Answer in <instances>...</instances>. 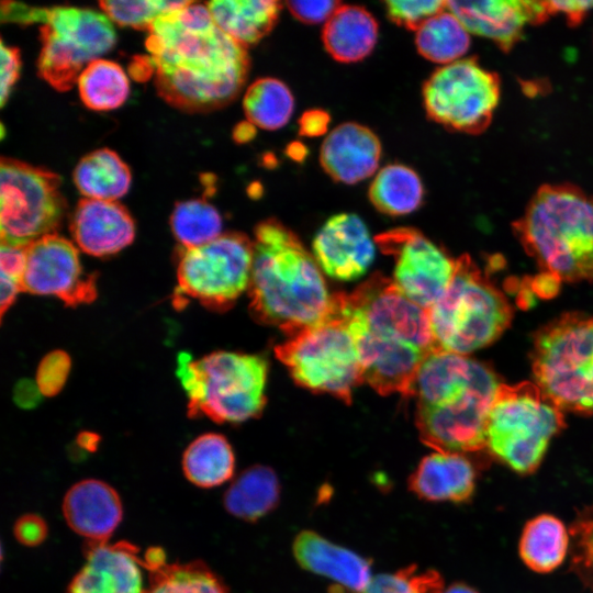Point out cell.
I'll use <instances>...</instances> for the list:
<instances>
[{"label":"cell","mask_w":593,"mask_h":593,"mask_svg":"<svg viewBox=\"0 0 593 593\" xmlns=\"http://www.w3.org/2000/svg\"><path fill=\"white\" fill-rule=\"evenodd\" d=\"M158 94L187 112L231 103L249 71L246 48L214 22L206 4L190 2L159 18L145 42Z\"/></svg>","instance_id":"cell-1"},{"label":"cell","mask_w":593,"mask_h":593,"mask_svg":"<svg viewBox=\"0 0 593 593\" xmlns=\"http://www.w3.org/2000/svg\"><path fill=\"white\" fill-rule=\"evenodd\" d=\"M333 300L354 339L361 382L381 395H414L424 360L438 350L428 310L380 273Z\"/></svg>","instance_id":"cell-2"},{"label":"cell","mask_w":593,"mask_h":593,"mask_svg":"<svg viewBox=\"0 0 593 593\" xmlns=\"http://www.w3.org/2000/svg\"><path fill=\"white\" fill-rule=\"evenodd\" d=\"M501 382L485 363L443 350L423 362L414 387L421 440L438 452L485 449V425Z\"/></svg>","instance_id":"cell-3"},{"label":"cell","mask_w":593,"mask_h":593,"mask_svg":"<svg viewBox=\"0 0 593 593\" xmlns=\"http://www.w3.org/2000/svg\"><path fill=\"white\" fill-rule=\"evenodd\" d=\"M248 287L251 316L292 336L325 320L333 294L315 258L281 222L269 219L255 228Z\"/></svg>","instance_id":"cell-4"},{"label":"cell","mask_w":593,"mask_h":593,"mask_svg":"<svg viewBox=\"0 0 593 593\" xmlns=\"http://www.w3.org/2000/svg\"><path fill=\"white\" fill-rule=\"evenodd\" d=\"M513 232L542 272L558 281H593V195L570 183L542 184Z\"/></svg>","instance_id":"cell-5"},{"label":"cell","mask_w":593,"mask_h":593,"mask_svg":"<svg viewBox=\"0 0 593 593\" xmlns=\"http://www.w3.org/2000/svg\"><path fill=\"white\" fill-rule=\"evenodd\" d=\"M176 374L188 398V415L237 424L266 405L268 362L260 355L213 351L201 358L177 356Z\"/></svg>","instance_id":"cell-6"},{"label":"cell","mask_w":593,"mask_h":593,"mask_svg":"<svg viewBox=\"0 0 593 593\" xmlns=\"http://www.w3.org/2000/svg\"><path fill=\"white\" fill-rule=\"evenodd\" d=\"M428 315L437 349L467 355L495 342L508 327L513 311L472 259L461 255L450 284Z\"/></svg>","instance_id":"cell-7"},{"label":"cell","mask_w":593,"mask_h":593,"mask_svg":"<svg viewBox=\"0 0 593 593\" xmlns=\"http://www.w3.org/2000/svg\"><path fill=\"white\" fill-rule=\"evenodd\" d=\"M563 426V411L536 383H501L486 418L485 449L515 472L529 474Z\"/></svg>","instance_id":"cell-8"},{"label":"cell","mask_w":593,"mask_h":593,"mask_svg":"<svg viewBox=\"0 0 593 593\" xmlns=\"http://www.w3.org/2000/svg\"><path fill=\"white\" fill-rule=\"evenodd\" d=\"M535 383L561 411L593 414V316L564 314L542 326L532 351Z\"/></svg>","instance_id":"cell-9"},{"label":"cell","mask_w":593,"mask_h":593,"mask_svg":"<svg viewBox=\"0 0 593 593\" xmlns=\"http://www.w3.org/2000/svg\"><path fill=\"white\" fill-rule=\"evenodd\" d=\"M278 359L296 384L328 393L350 404L354 388L362 383L357 349L334 307L322 322L290 336L276 347Z\"/></svg>","instance_id":"cell-10"},{"label":"cell","mask_w":593,"mask_h":593,"mask_svg":"<svg viewBox=\"0 0 593 593\" xmlns=\"http://www.w3.org/2000/svg\"><path fill=\"white\" fill-rule=\"evenodd\" d=\"M36 22L42 23L37 72L58 91L71 89L81 71L116 42L112 21L91 9L40 8Z\"/></svg>","instance_id":"cell-11"},{"label":"cell","mask_w":593,"mask_h":593,"mask_svg":"<svg viewBox=\"0 0 593 593\" xmlns=\"http://www.w3.org/2000/svg\"><path fill=\"white\" fill-rule=\"evenodd\" d=\"M253 259V243L238 232L224 233L199 247H180L176 307L194 299L211 311H227L249 287Z\"/></svg>","instance_id":"cell-12"},{"label":"cell","mask_w":593,"mask_h":593,"mask_svg":"<svg viewBox=\"0 0 593 593\" xmlns=\"http://www.w3.org/2000/svg\"><path fill=\"white\" fill-rule=\"evenodd\" d=\"M65 211L58 175L21 160L1 158V244L26 247L54 234Z\"/></svg>","instance_id":"cell-13"},{"label":"cell","mask_w":593,"mask_h":593,"mask_svg":"<svg viewBox=\"0 0 593 593\" xmlns=\"http://www.w3.org/2000/svg\"><path fill=\"white\" fill-rule=\"evenodd\" d=\"M501 80L475 57L439 67L423 86L428 118L448 130L480 134L492 122L499 104Z\"/></svg>","instance_id":"cell-14"},{"label":"cell","mask_w":593,"mask_h":593,"mask_svg":"<svg viewBox=\"0 0 593 593\" xmlns=\"http://www.w3.org/2000/svg\"><path fill=\"white\" fill-rule=\"evenodd\" d=\"M395 262L393 282L411 301L428 310L447 290L456 260L415 228L399 227L376 236Z\"/></svg>","instance_id":"cell-15"},{"label":"cell","mask_w":593,"mask_h":593,"mask_svg":"<svg viewBox=\"0 0 593 593\" xmlns=\"http://www.w3.org/2000/svg\"><path fill=\"white\" fill-rule=\"evenodd\" d=\"M97 273L83 270L75 244L54 233L26 246L22 291L53 295L66 306L89 304L97 299Z\"/></svg>","instance_id":"cell-16"},{"label":"cell","mask_w":593,"mask_h":593,"mask_svg":"<svg viewBox=\"0 0 593 593\" xmlns=\"http://www.w3.org/2000/svg\"><path fill=\"white\" fill-rule=\"evenodd\" d=\"M447 9L469 33L493 41L504 52L519 42L527 24L542 23L551 15L547 1H447Z\"/></svg>","instance_id":"cell-17"},{"label":"cell","mask_w":593,"mask_h":593,"mask_svg":"<svg viewBox=\"0 0 593 593\" xmlns=\"http://www.w3.org/2000/svg\"><path fill=\"white\" fill-rule=\"evenodd\" d=\"M313 254L326 275L340 281L362 276L374 257V244L363 221L351 213L329 217L313 240Z\"/></svg>","instance_id":"cell-18"},{"label":"cell","mask_w":593,"mask_h":593,"mask_svg":"<svg viewBox=\"0 0 593 593\" xmlns=\"http://www.w3.org/2000/svg\"><path fill=\"white\" fill-rule=\"evenodd\" d=\"M126 541L88 542L86 562L70 581L67 593H145L144 557Z\"/></svg>","instance_id":"cell-19"},{"label":"cell","mask_w":593,"mask_h":593,"mask_svg":"<svg viewBox=\"0 0 593 593\" xmlns=\"http://www.w3.org/2000/svg\"><path fill=\"white\" fill-rule=\"evenodd\" d=\"M70 233L83 253L108 257L133 243L135 223L127 209L116 201L83 198L74 210Z\"/></svg>","instance_id":"cell-20"},{"label":"cell","mask_w":593,"mask_h":593,"mask_svg":"<svg viewBox=\"0 0 593 593\" xmlns=\"http://www.w3.org/2000/svg\"><path fill=\"white\" fill-rule=\"evenodd\" d=\"M292 552L300 567L332 581L334 592L363 593L373 578L369 559L313 530L296 535Z\"/></svg>","instance_id":"cell-21"},{"label":"cell","mask_w":593,"mask_h":593,"mask_svg":"<svg viewBox=\"0 0 593 593\" xmlns=\"http://www.w3.org/2000/svg\"><path fill=\"white\" fill-rule=\"evenodd\" d=\"M61 508L68 526L90 544L108 542L123 516L118 492L96 479L75 483L65 494Z\"/></svg>","instance_id":"cell-22"},{"label":"cell","mask_w":593,"mask_h":593,"mask_svg":"<svg viewBox=\"0 0 593 593\" xmlns=\"http://www.w3.org/2000/svg\"><path fill=\"white\" fill-rule=\"evenodd\" d=\"M381 149L378 136L370 128L347 122L336 126L325 137L320 161L334 180L354 184L376 172Z\"/></svg>","instance_id":"cell-23"},{"label":"cell","mask_w":593,"mask_h":593,"mask_svg":"<svg viewBox=\"0 0 593 593\" xmlns=\"http://www.w3.org/2000/svg\"><path fill=\"white\" fill-rule=\"evenodd\" d=\"M475 478V468L466 455L436 451L421 459L407 485L424 501L461 503L472 496Z\"/></svg>","instance_id":"cell-24"},{"label":"cell","mask_w":593,"mask_h":593,"mask_svg":"<svg viewBox=\"0 0 593 593\" xmlns=\"http://www.w3.org/2000/svg\"><path fill=\"white\" fill-rule=\"evenodd\" d=\"M322 40L327 53L337 61H359L376 46L378 23L363 7L340 4L325 22Z\"/></svg>","instance_id":"cell-25"},{"label":"cell","mask_w":593,"mask_h":593,"mask_svg":"<svg viewBox=\"0 0 593 593\" xmlns=\"http://www.w3.org/2000/svg\"><path fill=\"white\" fill-rule=\"evenodd\" d=\"M215 24L243 47L258 43L276 25V0H214L205 3Z\"/></svg>","instance_id":"cell-26"},{"label":"cell","mask_w":593,"mask_h":593,"mask_svg":"<svg viewBox=\"0 0 593 593\" xmlns=\"http://www.w3.org/2000/svg\"><path fill=\"white\" fill-rule=\"evenodd\" d=\"M280 481L267 466H251L242 471L226 490L223 503L226 511L246 522H256L279 503Z\"/></svg>","instance_id":"cell-27"},{"label":"cell","mask_w":593,"mask_h":593,"mask_svg":"<svg viewBox=\"0 0 593 593\" xmlns=\"http://www.w3.org/2000/svg\"><path fill=\"white\" fill-rule=\"evenodd\" d=\"M131 179L128 166L109 148L87 154L74 170V182L86 199L116 201L128 191Z\"/></svg>","instance_id":"cell-28"},{"label":"cell","mask_w":593,"mask_h":593,"mask_svg":"<svg viewBox=\"0 0 593 593\" xmlns=\"http://www.w3.org/2000/svg\"><path fill=\"white\" fill-rule=\"evenodd\" d=\"M569 541L564 524L553 515L541 514L526 523L519 539V556L530 570L547 573L562 563Z\"/></svg>","instance_id":"cell-29"},{"label":"cell","mask_w":593,"mask_h":593,"mask_svg":"<svg viewBox=\"0 0 593 593\" xmlns=\"http://www.w3.org/2000/svg\"><path fill=\"white\" fill-rule=\"evenodd\" d=\"M186 478L201 488H213L228 481L235 470V456L227 439L206 433L193 439L182 456Z\"/></svg>","instance_id":"cell-30"},{"label":"cell","mask_w":593,"mask_h":593,"mask_svg":"<svg viewBox=\"0 0 593 593\" xmlns=\"http://www.w3.org/2000/svg\"><path fill=\"white\" fill-rule=\"evenodd\" d=\"M424 198L418 175L410 167L391 164L383 167L369 188L371 203L382 213L404 215L417 210Z\"/></svg>","instance_id":"cell-31"},{"label":"cell","mask_w":593,"mask_h":593,"mask_svg":"<svg viewBox=\"0 0 593 593\" xmlns=\"http://www.w3.org/2000/svg\"><path fill=\"white\" fill-rule=\"evenodd\" d=\"M415 44L426 59L443 66L463 58L470 33L448 9L428 19L417 31Z\"/></svg>","instance_id":"cell-32"},{"label":"cell","mask_w":593,"mask_h":593,"mask_svg":"<svg viewBox=\"0 0 593 593\" xmlns=\"http://www.w3.org/2000/svg\"><path fill=\"white\" fill-rule=\"evenodd\" d=\"M78 92L83 104L94 111H109L121 107L130 93L124 69L115 61L96 59L79 75Z\"/></svg>","instance_id":"cell-33"},{"label":"cell","mask_w":593,"mask_h":593,"mask_svg":"<svg viewBox=\"0 0 593 593\" xmlns=\"http://www.w3.org/2000/svg\"><path fill=\"white\" fill-rule=\"evenodd\" d=\"M243 108L254 126L273 131L290 120L294 100L288 86L276 78H260L246 90Z\"/></svg>","instance_id":"cell-34"},{"label":"cell","mask_w":593,"mask_h":593,"mask_svg":"<svg viewBox=\"0 0 593 593\" xmlns=\"http://www.w3.org/2000/svg\"><path fill=\"white\" fill-rule=\"evenodd\" d=\"M145 593H231L203 562L167 563L149 569Z\"/></svg>","instance_id":"cell-35"},{"label":"cell","mask_w":593,"mask_h":593,"mask_svg":"<svg viewBox=\"0 0 593 593\" xmlns=\"http://www.w3.org/2000/svg\"><path fill=\"white\" fill-rule=\"evenodd\" d=\"M170 227L181 247L193 248L222 235V217L208 201L190 199L176 203L170 215Z\"/></svg>","instance_id":"cell-36"},{"label":"cell","mask_w":593,"mask_h":593,"mask_svg":"<svg viewBox=\"0 0 593 593\" xmlns=\"http://www.w3.org/2000/svg\"><path fill=\"white\" fill-rule=\"evenodd\" d=\"M190 2L191 1L104 0L99 2V7L102 12L118 25L148 31L159 18L178 11Z\"/></svg>","instance_id":"cell-37"},{"label":"cell","mask_w":593,"mask_h":593,"mask_svg":"<svg viewBox=\"0 0 593 593\" xmlns=\"http://www.w3.org/2000/svg\"><path fill=\"white\" fill-rule=\"evenodd\" d=\"M569 537L570 569L593 591V503L577 513Z\"/></svg>","instance_id":"cell-38"},{"label":"cell","mask_w":593,"mask_h":593,"mask_svg":"<svg viewBox=\"0 0 593 593\" xmlns=\"http://www.w3.org/2000/svg\"><path fill=\"white\" fill-rule=\"evenodd\" d=\"M443 588L444 581L437 571H419L412 564L393 573L374 575L363 593H439Z\"/></svg>","instance_id":"cell-39"},{"label":"cell","mask_w":593,"mask_h":593,"mask_svg":"<svg viewBox=\"0 0 593 593\" xmlns=\"http://www.w3.org/2000/svg\"><path fill=\"white\" fill-rule=\"evenodd\" d=\"M384 4L391 21L414 31H417L428 19L447 9V1L440 0H391L385 1Z\"/></svg>","instance_id":"cell-40"},{"label":"cell","mask_w":593,"mask_h":593,"mask_svg":"<svg viewBox=\"0 0 593 593\" xmlns=\"http://www.w3.org/2000/svg\"><path fill=\"white\" fill-rule=\"evenodd\" d=\"M71 368L70 356L64 350L48 353L40 362L35 383L42 395H57L64 388Z\"/></svg>","instance_id":"cell-41"},{"label":"cell","mask_w":593,"mask_h":593,"mask_svg":"<svg viewBox=\"0 0 593 593\" xmlns=\"http://www.w3.org/2000/svg\"><path fill=\"white\" fill-rule=\"evenodd\" d=\"M339 1H288L287 7L299 21L307 24L327 21L339 8Z\"/></svg>","instance_id":"cell-42"},{"label":"cell","mask_w":593,"mask_h":593,"mask_svg":"<svg viewBox=\"0 0 593 593\" xmlns=\"http://www.w3.org/2000/svg\"><path fill=\"white\" fill-rule=\"evenodd\" d=\"M13 534L22 545L37 546L46 538L47 525L41 516L25 514L15 521Z\"/></svg>","instance_id":"cell-43"},{"label":"cell","mask_w":593,"mask_h":593,"mask_svg":"<svg viewBox=\"0 0 593 593\" xmlns=\"http://www.w3.org/2000/svg\"><path fill=\"white\" fill-rule=\"evenodd\" d=\"M1 82H0V100L1 105L4 104L13 85L15 83L20 71V53L18 48L7 46L1 43Z\"/></svg>","instance_id":"cell-44"},{"label":"cell","mask_w":593,"mask_h":593,"mask_svg":"<svg viewBox=\"0 0 593 593\" xmlns=\"http://www.w3.org/2000/svg\"><path fill=\"white\" fill-rule=\"evenodd\" d=\"M26 267V247L1 244L0 270L1 275L18 282L22 281Z\"/></svg>","instance_id":"cell-45"},{"label":"cell","mask_w":593,"mask_h":593,"mask_svg":"<svg viewBox=\"0 0 593 593\" xmlns=\"http://www.w3.org/2000/svg\"><path fill=\"white\" fill-rule=\"evenodd\" d=\"M550 14L562 13L571 26L582 22L593 8V1H547Z\"/></svg>","instance_id":"cell-46"},{"label":"cell","mask_w":593,"mask_h":593,"mask_svg":"<svg viewBox=\"0 0 593 593\" xmlns=\"http://www.w3.org/2000/svg\"><path fill=\"white\" fill-rule=\"evenodd\" d=\"M329 115L323 110H309L299 121V131L304 136H320L327 130Z\"/></svg>","instance_id":"cell-47"},{"label":"cell","mask_w":593,"mask_h":593,"mask_svg":"<svg viewBox=\"0 0 593 593\" xmlns=\"http://www.w3.org/2000/svg\"><path fill=\"white\" fill-rule=\"evenodd\" d=\"M40 395L42 393L37 384L29 380H21L14 389V401L19 406L24 409L33 407L38 402Z\"/></svg>","instance_id":"cell-48"},{"label":"cell","mask_w":593,"mask_h":593,"mask_svg":"<svg viewBox=\"0 0 593 593\" xmlns=\"http://www.w3.org/2000/svg\"><path fill=\"white\" fill-rule=\"evenodd\" d=\"M20 291H22L20 282L1 275V318L14 303Z\"/></svg>","instance_id":"cell-49"},{"label":"cell","mask_w":593,"mask_h":593,"mask_svg":"<svg viewBox=\"0 0 593 593\" xmlns=\"http://www.w3.org/2000/svg\"><path fill=\"white\" fill-rule=\"evenodd\" d=\"M439 593H478L473 588L468 584L458 582L452 583L448 588H443Z\"/></svg>","instance_id":"cell-50"},{"label":"cell","mask_w":593,"mask_h":593,"mask_svg":"<svg viewBox=\"0 0 593 593\" xmlns=\"http://www.w3.org/2000/svg\"><path fill=\"white\" fill-rule=\"evenodd\" d=\"M254 125L251 123L237 127V136L236 138L238 141H248L254 136Z\"/></svg>","instance_id":"cell-51"}]
</instances>
